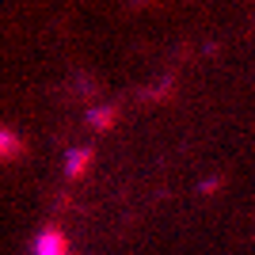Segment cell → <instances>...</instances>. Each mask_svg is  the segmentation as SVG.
<instances>
[{
  "label": "cell",
  "mask_w": 255,
  "mask_h": 255,
  "mask_svg": "<svg viewBox=\"0 0 255 255\" xmlns=\"http://www.w3.org/2000/svg\"><path fill=\"white\" fill-rule=\"evenodd\" d=\"M34 255H73V252H69V240H65L61 229L46 225L42 233H38V240H34Z\"/></svg>",
  "instance_id": "1"
},
{
  "label": "cell",
  "mask_w": 255,
  "mask_h": 255,
  "mask_svg": "<svg viewBox=\"0 0 255 255\" xmlns=\"http://www.w3.org/2000/svg\"><path fill=\"white\" fill-rule=\"evenodd\" d=\"M23 152V141L15 137V129L0 126V160H15Z\"/></svg>",
  "instance_id": "2"
},
{
  "label": "cell",
  "mask_w": 255,
  "mask_h": 255,
  "mask_svg": "<svg viewBox=\"0 0 255 255\" xmlns=\"http://www.w3.org/2000/svg\"><path fill=\"white\" fill-rule=\"evenodd\" d=\"M88 164H92V149H73V156H69V164H65L69 179H80Z\"/></svg>",
  "instance_id": "3"
},
{
  "label": "cell",
  "mask_w": 255,
  "mask_h": 255,
  "mask_svg": "<svg viewBox=\"0 0 255 255\" xmlns=\"http://www.w3.org/2000/svg\"><path fill=\"white\" fill-rule=\"evenodd\" d=\"M92 118V126L96 129H111L115 126V118H118V107H103V111H96V115H88Z\"/></svg>",
  "instance_id": "4"
}]
</instances>
